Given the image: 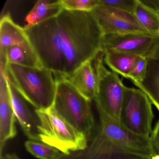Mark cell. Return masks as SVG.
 Listing matches in <instances>:
<instances>
[{
  "mask_svg": "<svg viewBox=\"0 0 159 159\" xmlns=\"http://www.w3.org/2000/svg\"><path fill=\"white\" fill-rule=\"evenodd\" d=\"M104 55L100 52L93 60L98 81L97 93L94 100L96 107L119 122L126 87L118 74L105 67Z\"/></svg>",
  "mask_w": 159,
  "mask_h": 159,
  "instance_id": "cell-7",
  "label": "cell"
},
{
  "mask_svg": "<svg viewBox=\"0 0 159 159\" xmlns=\"http://www.w3.org/2000/svg\"><path fill=\"white\" fill-rule=\"evenodd\" d=\"M99 3L134 15L136 0H99Z\"/></svg>",
  "mask_w": 159,
  "mask_h": 159,
  "instance_id": "cell-22",
  "label": "cell"
},
{
  "mask_svg": "<svg viewBox=\"0 0 159 159\" xmlns=\"http://www.w3.org/2000/svg\"><path fill=\"white\" fill-rule=\"evenodd\" d=\"M1 159H20L16 154L14 153H7L1 157Z\"/></svg>",
  "mask_w": 159,
  "mask_h": 159,
  "instance_id": "cell-25",
  "label": "cell"
},
{
  "mask_svg": "<svg viewBox=\"0 0 159 159\" xmlns=\"http://www.w3.org/2000/svg\"><path fill=\"white\" fill-rule=\"evenodd\" d=\"M13 45L22 47L32 58L39 61L24 28L16 24L10 15H5L0 22V53Z\"/></svg>",
  "mask_w": 159,
  "mask_h": 159,
  "instance_id": "cell-12",
  "label": "cell"
},
{
  "mask_svg": "<svg viewBox=\"0 0 159 159\" xmlns=\"http://www.w3.org/2000/svg\"><path fill=\"white\" fill-rule=\"evenodd\" d=\"M4 71L36 109H47L53 106L57 80L52 71L42 66L33 67L8 64Z\"/></svg>",
  "mask_w": 159,
  "mask_h": 159,
  "instance_id": "cell-3",
  "label": "cell"
},
{
  "mask_svg": "<svg viewBox=\"0 0 159 159\" xmlns=\"http://www.w3.org/2000/svg\"><path fill=\"white\" fill-rule=\"evenodd\" d=\"M8 64L27 67H42L39 61L30 57L23 48L17 45L9 46L1 53V67L5 70Z\"/></svg>",
  "mask_w": 159,
  "mask_h": 159,
  "instance_id": "cell-18",
  "label": "cell"
},
{
  "mask_svg": "<svg viewBox=\"0 0 159 159\" xmlns=\"http://www.w3.org/2000/svg\"><path fill=\"white\" fill-rule=\"evenodd\" d=\"M6 77L16 120L29 140L40 142L38 129L39 120L36 108L21 93L12 81Z\"/></svg>",
  "mask_w": 159,
  "mask_h": 159,
  "instance_id": "cell-10",
  "label": "cell"
},
{
  "mask_svg": "<svg viewBox=\"0 0 159 159\" xmlns=\"http://www.w3.org/2000/svg\"><path fill=\"white\" fill-rule=\"evenodd\" d=\"M107 50L132 54L148 59L159 58V36L151 34L104 36L102 53Z\"/></svg>",
  "mask_w": 159,
  "mask_h": 159,
  "instance_id": "cell-8",
  "label": "cell"
},
{
  "mask_svg": "<svg viewBox=\"0 0 159 159\" xmlns=\"http://www.w3.org/2000/svg\"><path fill=\"white\" fill-rule=\"evenodd\" d=\"M146 6L159 11V0H140Z\"/></svg>",
  "mask_w": 159,
  "mask_h": 159,
  "instance_id": "cell-24",
  "label": "cell"
},
{
  "mask_svg": "<svg viewBox=\"0 0 159 159\" xmlns=\"http://www.w3.org/2000/svg\"><path fill=\"white\" fill-rule=\"evenodd\" d=\"M63 8L60 0H39L26 17L25 28L40 24L55 16Z\"/></svg>",
  "mask_w": 159,
  "mask_h": 159,
  "instance_id": "cell-15",
  "label": "cell"
},
{
  "mask_svg": "<svg viewBox=\"0 0 159 159\" xmlns=\"http://www.w3.org/2000/svg\"><path fill=\"white\" fill-rule=\"evenodd\" d=\"M63 9L70 11L91 12L100 4L99 0H60Z\"/></svg>",
  "mask_w": 159,
  "mask_h": 159,
  "instance_id": "cell-20",
  "label": "cell"
},
{
  "mask_svg": "<svg viewBox=\"0 0 159 159\" xmlns=\"http://www.w3.org/2000/svg\"><path fill=\"white\" fill-rule=\"evenodd\" d=\"M0 153L7 141L14 138L17 134L16 120L12 104L11 93L5 71L0 69Z\"/></svg>",
  "mask_w": 159,
  "mask_h": 159,
  "instance_id": "cell-11",
  "label": "cell"
},
{
  "mask_svg": "<svg viewBox=\"0 0 159 159\" xmlns=\"http://www.w3.org/2000/svg\"><path fill=\"white\" fill-rule=\"evenodd\" d=\"M92 61L85 62L72 75L64 79L91 101L95 99L98 88L97 77Z\"/></svg>",
  "mask_w": 159,
  "mask_h": 159,
  "instance_id": "cell-13",
  "label": "cell"
},
{
  "mask_svg": "<svg viewBox=\"0 0 159 159\" xmlns=\"http://www.w3.org/2000/svg\"><path fill=\"white\" fill-rule=\"evenodd\" d=\"M146 78L140 83H133L148 98L159 112V58L148 59Z\"/></svg>",
  "mask_w": 159,
  "mask_h": 159,
  "instance_id": "cell-14",
  "label": "cell"
},
{
  "mask_svg": "<svg viewBox=\"0 0 159 159\" xmlns=\"http://www.w3.org/2000/svg\"><path fill=\"white\" fill-rule=\"evenodd\" d=\"M26 149L30 154L39 159H57L62 152L53 147L40 141H25Z\"/></svg>",
  "mask_w": 159,
  "mask_h": 159,
  "instance_id": "cell-19",
  "label": "cell"
},
{
  "mask_svg": "<svg viewBox=\"0 0 159 159\" xmlns=\"http://www.w3.org/2000/svg\"><path fill=\"white\" fill-rule=\"evenodd\" d=\"M150 138L155 151L159 154V120L153 128Z\"/></svg>",
  "mask_w": 159,
  "mask_h": 159,
  "instance_id": "cell-23",
  "label": "cell"
},
{
  "mask_svg": "<svg viewBox=\"0 0 159 159\" xmlns=\"http://www.w3.org/2000/svg\"><path fill=\"white\" fill-rule=\"evenodd\" d=\"M148 98L139 89L126 87L120 112L119 122L133 134L150 137L154 118Z\"/></svg>",
  "mask_w": 159,
  "mask_h": 159,
  "instance_id": "cell-6",
  "label": "cell"
},
{
  "mask_svg": "<svg viewBox=\"0 0 159 159\" xmlns=\"http://www.w3.org/2000/svg\"><path fill=\"white\" fill-rule=\"evenodd\" d=\"M150 159H159V153H156Z\"/></svg>",
  "mask_w": 159,
  "mask_h": 159,
  "instance_id": "cell-26",
  "label": "cell"
},
{
  "mask_svg": "<svg viewBox=\"0 0 159 159\" xmlns=\"http://www.w3.org/2000/svg\"><path fill=\"white\" fill-rule=\"evenodd\" d=\"M104 61L112 71L127 79L139 57L118 51L107 50L104 53Z\"/></svg>",
  "mask_w": 159,
  "mask_h": 159,
  "instance_id": "cell-16",
  "label": "cell"
},
{
  "mask_svg": "<svg viewBox=\"0 0 159 159\" xmlns=\"http://www.w3.org/2000/svg\"><path fill=\"white\" fill-rule=\"evenodd\" d=\"M96 108L99 125L86 148L57 159H150L157 153L150 137L133 134Z\"/></svg>",
  "mask_w": 159,
  "mask_h": 159,
  "instance_id": "cell-2",
  "label": "cell"
},
{
  "mask_svg": "<svg viewBox=\"0 0 159 159\" xmlns=\"http://www.w3.org/2000/svg\"><path fill=\"white\" fill-rule=\"evenodd\" d=\"M56 80V93L52 107L62 118L90 140L93 136L96 126L91 101L66 80Z\"/></svg>",
  "mask_w": 159,
  "mask_h": 159,
  "instance_id": "cell-4",
  "label": "cell"
},
{
  "mask_svg": "<svg viewBox=\"0 0 159 159\" xmlns=\"http://www.w3.org/2000/svg\"><path fill=\"white\" fill-rule=\"evenodd\" d=\"M148 66V59L144 57H139L128 73L127 79L131 80L133 83L141 82L146 78Z\"/></svg>",
  "mask_w": 159,
  "mask_h": 159,
  "instance_id": "cell-21",
  "label": "cell"
},
{
  "mask_svg": "<svg viewBox=\"0 0 159 159\" xmlns=\"http://www.w3.org/2000/svg\"><path fill=\"white\" fill-rule=\"evenodd\" d=\"M134 15L139 25L151 35L159 36V11L136 0Z\"/></svg>",
  "mask_w": 159,
  "mask_h": 159,
  "instance_id": "cell-17",
  "label": "cell"
},
{
  "mask_svg": "<svg viewBox=\"0 0 159 159\" xmlns=\"http://www.w3.org/2000/svg\"><path fill=\"white\" fill-rule=\"evenodd\" d=\"M24 29L42 66L52 71L56 80L69 77L102 52L104 34L91 12L63 9Z\"/></svg>",
  "mask_w": 159,
  "mask_h": 159,
  "instance_id": "cell-1",
  "label": "cell"
},
{
  "mask_svg": "<svg viewBox=\"0 0 159 159\" xmlns=\"http://www.w3.org/2000/svg\"><path fill=\"white\" fill-rule=\"evenodd\" d=\"M40 141L57 149L62 154L84 149L88 139L56 112L52 107L37 110Z\"/></svg>",
  "mask_w": 159,
  "mask_h": 159,
  "instance_id": "cell-5",
  "label": "cell"
},
{
  "mask_svg": "<svg viewBox=\"0 0 159 159\" xmlns=\"http://www.w3.org/2000/svg\"><path fill=\"white\" fill-rule=\"evenodd\" d=\"M91 12L98 22L104 36L150 34L139 25L132 14L102 5L97 6Z\"/></svg>",
  "mask_w": 159,
  "mask_h": 159,
  "instance_id": "cell-9",
  "label": "cell"
}]
</instances>
